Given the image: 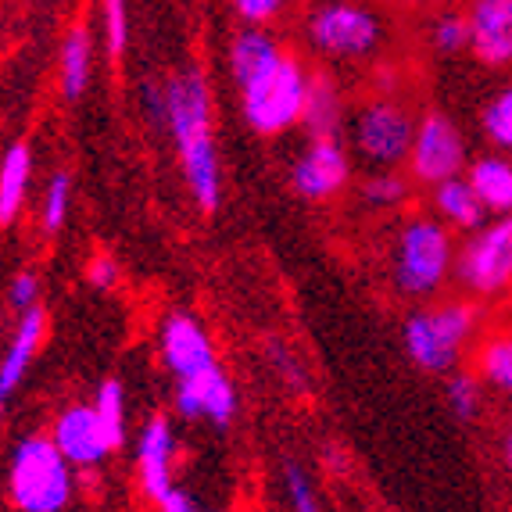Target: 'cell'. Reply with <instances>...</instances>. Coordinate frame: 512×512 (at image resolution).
<instances>
[{
	"instance_id": "836d02e7",
	"label": "cell",
	"mask_w": 512,
	"mask_h": 512,
	"mask_svg": "<svg viewBox=\"0 0 512 512\" xmlns=\"http://www.w3.org/2000/svg\"><path fill=\"white\" fill-rule=\"evenodd\" d=\"M265 355H269V362L276 366V373L287 380V387H294V391H305L308 380H305V369L298 366V362L291 359V351H287V344H276L269 341V348H265Z\"/></svg>"
},
{
	"instance_id": "8d00e7d4",
	"label": "cell",
	"mask_w": 512,
	"mask_h": 512,
	"mask_svg": "<svg viewBox=\"0 0 512 512\" xmlns=\"http://www.w3.org/2000/svg\"><path fill=\"white\" fill-rule=\"evenodd\" d=\"M154 509H158V512H219V509H208L201 498H194L190 491H183L180 484L172 487V495H165L162 502L154 505Z\"/></svg>"
},
{
	"instance_id": "f1b7e54d",
	"label": "cell",
	"mask_w": 512,
	"mask_h": 512,
	"mask_svg": "<svg viewBox=\"0 0 512 512\" xmlns=\"http://www.w3.org/2000/svg\"><path fill=\"white\" fill-rule=\"evenodd\" d=\"M430 47L437 54H459L470 47V15L462 11H441L430 22Z\"/></svg>"
},
{
	"instance_id": "ba28073f",
	"label": "cell",
	"mask_w": 512,
	"mask_h": 512,
	"mask_svg": "<svg viewBox=\"0 0 512 512\" xmlns=\"http://www.w3.org/2000/svg\"><path fill=\"white\" fill-rule=\"evenodd\" d=\"M384 40V22L373 8L355 0H330L308 18V43L326 58L359 61L376 54Z\"/></svg>"
},
{
	"instance_id": "603a6c76",
	"label": "cell",
	"mask_w": 512,
	"mask_h": 512,
	"mask_svg": "<svg viewBox=\"0 0 512 512\" xmlns=\"http://www.w3.org/2000/svg\"><path fill=\"white\" fill-rule=\"evenodd\" d=\"M412 187H416V180L405 176V172L376 169V172H369V180L362 183L359 194L369 208H376V212H398V208L409 205Z\"/></svg>"
},
{
	"instance_id": "3957f363",
	"label": "cell",
	"mask_w": 512,
	"mask_h": 512,
	"mask_svg": "<svg viewBox=\"0 0 512 512\" xmlns=\"http://www.w3.org/2000/svg\"><path fill=\"white\" fill-rule=\"evenodd\" d=\"M76 495V466L47 434L15 441L8 459V498L15 512H65Z\"/></svg>"
},
{
	"instance_id": "83f0119b",
	"label": "cell",
	"mask_w": 512,
	"mask_h": 512,
	"mask_svg": "<svg viewBox=\"0 0 512 512\" xmlns=\"http://www.w3.org/2000/svg\"><path fill=\"white\" fill-rule=\"evenodd\" d=\"M480 384H484V380H480L477 373H466V369L448 373V380H444V402H448L455 419L473 423V419L480 416Z\"/></svg>"
},
{
	"instance_id": "30bf717a",
	"label": "cell",
	"mask_w": 512,
	"mask_h": 512,
	"mask_svg": "<svg viewBox=\"0 0 512 512\" xmlns=\"http://www.w3.org/2000/svg\"><path fill=\"white\" fill-rule=\"evenodd\" d=\"M158 355H162V366L172 373V380H187V376L222 366L208 326L187 308H176V312H169L162 319V326H158Z\"/></svg>"
},
{
	"instance_id": "4fadbf2b",
	"label": "cell",
	"mask_w": 512,
	"mask_h": 512,
	"mask_svg": "<svg viewBox=\"0 0 512 512\" xmlns=\"http://www.w3.org/2000/svg\"><path fill=\"white\" fill-rule=\"evenodd\" d=\"M176 455H180V441H176L172 419L165 412H154L137 434V477L147 502L158 505L165 495H172Z\"/></svg>"
},
{
	"instance_id": "8992f818",
	"label": "cell",
	"mask_w": 512,
	"mask_h": 512,
	"mask_svg": "<svg viewBox=\"0 0 512 512\" xmlns=\"http://www.w3.org/2000/svg\"><path fill=\"white\" fill-rule=\"evenodd\" d=\"M412 111L394 97H373L351 115V151L369 169H398L409 165L412 140H416Z\"/></svg>"
},
{
	"instance_id": "9c48e42d",
	"label": "cell",
	"mask_w": 512,
	"mask_h": 512,
	"mask_svg": "<svg viewBox=\"0 0 512 512\" xmlns=\"http://www.w3.org/2000/svg\"><path fill=\"white\" fill-rule=\"evenodd\" d=\"M466 169H470V151H466L462 129L444 111H427L416 126L409 154V176L416 180V187L434 190L437 183L466 176Z\"/></svg>"
},
{
	"instance_id": "f35d334b",
	"label": "cell",
	"mask_w": 512,
	"mask_h": 512,
	"mask_svg": "<svg viewBox=\"0 0 512 512\" xmlns=\"http://www.w3.org/2000/svg\"><path fill=\"white\" fill-rule=\"evenodd\" d=\"M509 430H512V409H509Z\"/></svg>"
},
{
	"instance_id": "5bb4252c",
	"label": "cell",
	"mask_w": 512,
	"mask_h": 512,
	"mask_svg": "<svg viewBox=\"0 0 512 512\" xmlns=\"http://www.w3.org/2000/svg\"><path fill=\"white\" fill-rule=\"evenodd\" d=\"M51 437L61 448V455H65L76 470H97V466H104V459L115 452L101 427V419H97L94 402L65 405V409L54 416Z\"/></svg>"
},
{
	"instance_id": "d590c367",
	"label": "cell",
	"mask_w": 512,
	"mask_h": 512,
	"mask_svg": "<svg viewBox=\"0 0 512 512\" xmlns=\"http://www.w3.org/2000/svg\"><path fill=\"white\" fill-rule=\"evenodd\" d=\"M86 280H90V287H97V291H115V283H119V262L111 255H94L90 265H86Z\"/></svg>"
},
{
	"instance_id": "4316f807",
	"label": "cell",
	"mask_w": 512,
	"mask_h": 512,
	"mask_svg": "<svg viewBox=\"0 0 512 512\" xmlns=\"http://www.w3.org/2000/svg\"><path fill=\"white\" fill-rule=\"evenodd\" d=\"M480 133H484V140L495 151L512 154V83H505L480 108Z\"/></svg>"
},
{
	"instance_id": "5b68a950",
	"label": "cell",
	"mask_w": 512,
	"mask_h": 512,
	"mask_svg": "<svg viewBox=\"0 0 512 512\" xmlns=\"http://www.w3.org/2000/svg\"><path fill=\"white\" fill-rule=\"evenodd\" d=\"M308 79H312V72H305V65L294 54L283 51L273 65H265L258 76L237 86L244 122L255 129L258 137H280L287 129L301 126Z\"/></svg>"
},
{
	"instance_id": "d4e9b609",
	"label": "cell",
	"mask_w": 512,
	"mask_h": 512,
	"mask_svg": "<svg viewBox=\"0 0 512 512\" xmlns=\"http://www.w3.org/2000/svg\"><path fill=\"white\" fill-rule=\"evenodd\" d=\"M94 409H97V419H101L104 434H108L111 448L119 452L122 444H126V387L122 380L108 376L94 394Z\"/></svg>"
},
{
	"instance_id": "52a82bcc",
	"label": "cell",
	"mask_w": 512,
	"mask_h": 512,
	"mask_svg": "<svg viewBox=\"0 0 512 512\" xmlns=\"http://www.w3.org/2000/svg\"><path fill=\"white\" fill-rule=\"evenodd\" d=\"M455 280L477 301H495L512 291V212L495 215L462 240L455 255Z\"/></svg>"
},
{
	"instance_id": "e575fe53",
	"label": "cell",
	"mask_w": 512,
	"mask_h": 512,
	"mask_svg": "<svg viewBox=\"0 0 512 512\" xmlns=\"http://www.w3.org/2000/svg\"><path fill=\"white\" fill-rule=\"evenodd\" d=\"M283 8H287V0H233V11L248 26H269Z\"/></svg>"
},
{
	"instance_id": "ac0fdd59",
	"label": "cell",
	"mask_w": 512,
	"mask_h": 512,
	"mask_svg": "<svg viewBox=\"0 0 512 512\" xmlns=\"http://www.w3.org/2000/svg\"><path fill=\"white\" fill-rule=\"evenodd\" d=\"M29 183H33V147L26 140H15L0 158V226L4 230L15 226L29 197Z\"/></svg>"
},
{
	"instance_id": "9a60e30c",
	"label": "cell",
	"mask_w": 512,
	"mask_h": 512,
	"mask_svg": "<svg viewBox=\"0 0 512 512\" xmlns=\"http://www.w3.org/2000/svg\"><path fill=\"white\" fill-rule=\"evenodd\" d=\"M47 333H51V316H47L43 305L18 316L15 333H11L8 348H4V359H0V402L4 405H11L18 387L26 384V376L33 369L36 355H40L43 341H47Z\"/></svg>"
},
{
	"instance_id": "277c9868",
	"label": "cell",
	"mask_w": 512,
	"mask_h": 512,
	"mask_svg": "<svg viewBox=\"0 0 512 512\" xmlns=\"http://www.w3.org/2000/svg\"><path fill=\"white\" fill-rule=\"evenodd\" d=\"M480 330V308L470 298H448L437 305L416 308L405 319L402 341L409 359L423 373L448 376L459 369L462 351L470 348Z\"/></svg>"
},
{
	"instance_id": "d6a6232c",
	"label": "cell",
	"mask_w": 512,
	"mask_h": 512,
	"mask_svg": "<svg viewBox=\"0 0 512 512\" xmlns=\"http://www.w3.org/2000/svg\"><path fill=\"white\" fill-rule=\"evenodd\" d=\"M40 291H43L40 276H36L33 269H18V273L8 280V305H11V312H15V316H22V312L36 308V305H40Z\"/></svg>"
},
{
	"instance_id": "7c38bea8",
	"label": "cell",
	"mask_w": 512,
	"mask_h": 512,
	"mask_svg": "<svg viewBox=\"0 0 512 512\" xmlns=\"http://www.w3.org/2000/svg\"><path fill=\"white\" fill-rule=\"evenodd\" d=\"M351 183V154L341 137H308L291 165V187L305 201H330Z\"/></svg>"
},
{
	"instance_id": "ffe728a7",
	"label": "cell",
	"mask_w": 512,
	"mask_h": 512,
	"mask_svg": "<svg viewBox=\"0 0 512 512\" xmlns=\"http://www.w3.org/2000/svg\"><path fill=\"white\" fill-rule=\"evenodd\" d=\"M301 126L308 129V137H341V126H344L341 86L333 83L326 72H312V79H308L305 119H301Z\"/></svg>"
},
{
	"instance_id": "4dcf8cb0",
	"label": "cell",
	"mask_w": 512,
	"mask_h": 512,
	"mask_svg": "<svg viewBox=\"0 0 512 512\" xmlns=\"http://www.w3.org/2000/svg\"><path fill=\"white\" fill-rule=\"evenodd\" d=\"M101 29H104V47L111 58H122L129 43V8L126 0H101Z\"/></svg>"
},
{
	"instance_id": "1f68e13d",
	"label": "cell",
	"mask_w": 512,
	"mask_h": 512,
	"mask_svg": "<svg viewBox=\"0 0 512 512\" xmlns=\"http://www.w3.org/2000/svg\"><path fill=\"white\" fill-rule=\"evenodd\" d=\"M140 115L151 122L154 129H169V86L158 79H144L137 90Z\"/></svg>"
},
{
	"instance_id": "74e56055",
	"label": "cell",
	"mask_w": 512,
	"mask_h": 512,
	"mask_svg": "<svg viewBox=\"0 0 512 512\" xmlns=\"http://www.w3.org/2000/svg\"><path fill=\"white\" fill-rule=\"evenodd\" d=\"M502 459H505V466H509V473H512V430L505 434V441H502Z\"/></svg>"
},
{
	"instance_id": "484cf974",
	"label": "cell",
	"mask_w": 512,
	"mask_h": 512,
	"mask_svg": "<svg viewBox=\"0 0 512 512\" xmlns=\"http://www.w3.org/2000/svg\"><path fill=\"white\" fill-rule=\"evenodd\" d=\"M69 208H72V176L65 169H58L40 194V233L43 237H58V233L65 230Z\"/></svg>"
},
{
	"instance_id": "6da1fadb",
	"label": "cell",
	"mask_w": 512,
	"mask_h": 512,
	"mask_svg": "<svg viewBox=\"0 0 512 512\" xmlns=\"http://www.w3.org/2000/svg\"><path fill=\"white\" fill-rule=\"evenodd\" d=\"M169 86V137L176 144L183 180L201 212L212 215L222 205V165L212 129V83L201 65L165 79Z\"/></svg>"
},
{
	"instance_id": "d6986e66",
	"label": "cell",
	"mask_w": 512,
	"mask_h": 512,
	"mask_svg": "<svg viewBox=\"0 0 512 512\" xmlns=\"http://www.w3.org/2000/svg\"><path fill=\"white\" fill-rule=\"evenodd\" d=\"M466 180L473 183L477 197L484 201L487 215L512 212V154H480L466 169Z\"/></svg>"
},
{
	"instance_id": "7a4b0ae2",
	"label": "cell",
	"mask_w": 512,
	"mask_h": 512,
	"mask_svg": "<svg viewBox=\"0 0 512 512\" xmlns=\"http://www.w3.org/2000/svg\"><path fill=\"white\" fill-rule=\"evenodd\" d=\"M452 226H444L437 215H409L394 233L391 248V280L398 294L427 301L455 276Z\"/></svg>"
},
{
	"instance_id": "8fae6325",
	"label": "cell",
	"mask_w": 512,
	"mask_h": 512,
	"mask_svg": "<svg viewBox=\"0 0 512 512\" xmlns=\"http://www.w3.org/2000/svg\"><path fill=\"white\" fill-rule=\"evenodd\" d=\"M172 409L183 423H208V427H233V419L240 412V394L230 373L222 366L208 369V373L176 380L172 387Z\"/></svg>"
},
{
	"instance_id": "f546056e",
	"label": "cell",
	"mask_w": 512,
	"mask_h": 512,
	"mask_svg": "<svg viewBox=\"0 0 512 512\" xmlns=\"http://www.w3.org/2000/svg\"><path fill=\"white\" fill-rule=\"evenodd\" d=\"M283 491H287L291 512H323L319 509L316 487H312V477H308V470L298 459L283 462Z\"/></svg>"
},
{
	"instance_id": "2e32d148",
	"label": "cell",
	"mask_w": 512,
	"mask_h": 512,
	"mask_svg": "<svg viewBox=\"0 0 512 512\" xmlns=\"http://www.w3.org/2000/svg\"><path fill=\"white\" fill-rule=\"evenodd\" d=\"M470 51L487 69L512 65V0H473L470 4Z\"/></svg>"
},
{
	"instance_id": "cb8c5ba5",
	"label": "cell",
	"mask_w": 512,
	"mask_h": 512,
	"mask_svg": "<svg viewBox=\"0 0 512 512\" xmlns=\"http://www.w3.org/2000/svg\"><path fill=\"white\" fill-rule=\"evenodd\" d=\"M477 376L487 387L512 394V333H491L480 341Z\"/></svg>"
},
{
	"instance_id": "7402d4cb",
	"label": "cell",
	"mask_w": 512,
	"mask_h": 512,
	"mask_svg": "<svg viewBox=\"0 0 512 512\" xmlns=\"http://www.w3.org/2000/svg\"><path fill=\"white\" fill-rule=\"evenodd\" d=\"M280 54H283L280 43L265 33L262 26H248L244 33L233 36V43H230V76H233V83L244 86L251 76H258L265 65H273Z\"/></svg>"
},
{
	"instance_id": "44dd1931",
	"label": "cell",
	"mask_w": 512,
	"mask_h": 512,
	"mask_svg": "<svg viewBox=\"0 0 512 512\" xmlns=\"http://www.w3.org/2000/svg\"><path fill=\"white\" fill-rule=\"evenodd\" d=\"M61 94L65 101H79L90 86V76H94V40H90V29L86 26H72L65 33V43H61Z\"/></svg>"
},
{
	"instance_id": "e0dca14e",
	"label": "cell",
	"mask_w": 512,
	"mask_h": 512,
	"mask_svg": "<svg viewBox=\"0 0 512 512\" xmlns=\"http://www.w3.org/2000/svg\"><path fill=\"white\" fill-rule=\"evenodd\" d=\"M430 205H434V215L444 222V226H452L459 233H477L480 226H487V208L484 201L477 197L473 183L466 176H455V180H444L430 190Z\"/></svg>"
}]
</instances>
